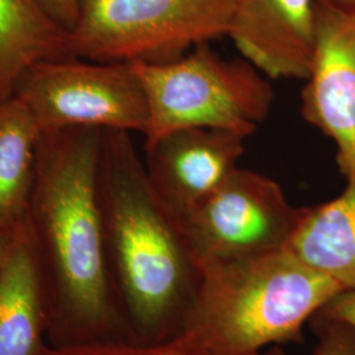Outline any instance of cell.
I'll list each match as a JSON object with an SVG mask.
<instances>
[{
    "mask_svg": "<svg viewBox=\"0 0 355 355\" xmlns=\"http://www.w3.org/2000/svg\"><path fill=\"white\" fill-rule=\"evenodd\" d=\"M103 130L42 133L26 225L45 287L48 343L130 341L105 252L99 200Z\"/></svg>",
    "mask_w": 355,
    "mask_h": 355,
    "instance_id": "obj_1",
    "label": "cell"
},
{
    "mask_svg": "<svg viewBox=\"0 0 355 355\" xmlns=\"http://www.w3.org/2000/svg\"><path fill=\"white\" fill-rule=\"evenodd\" d=\"M98 186L105 252L129 340L170 343L195 302L200 266L153 189L130 133L103 130Z\"/></svg>",
    "mask_w": 355,
    "mask_h": 355,
    "instance_id": "obj_2",
    "label": "cell"
},
{
    "mask_svg": "<svg viewBox=\"0 0 355 355\" xmlns=\"http://www.w3.org/2000/svg\"><path fill=\"white\" fill-rule=\"evenodd\" d=\"M343 290L288 249L207 262L173 341L192 355H254L297 343L306 321Z\"/></svg>",
    "mask_w": 355,
    "mask_h": 355,
    "instance_id": "obj_3",
    "label": "cell"
},
{
    "mask_svg": "<svg viewBox=\"0 0 355 355\" xmlns=\"http://www.w3.org/2000/svg\"><path fill=\"white\" fill-rule=\"evenodd\" d=\"M145 89L149 127L144 146L179 129L208 128L249 137L275 99L270 79L242 60H227L211 42L168 64H135Z\"/></svg>",
    "mask_w": 355,
    "mask_h": 355,
    "instance_id": "obj_4",
    "label": "cell"
},
{
    "mask_svg": "<svg viewBox=\"0 0 355 355\" xmlns=\"http://www.w3.org/2000/svg\"><path fill=\"white\" fill-rule=\"evenodd\" d=\"M239 0H79L69 32L74 57L107 64H168L228 37Z\"/></svg>",
    "mask_w": 355,
    "mask_h": 355,
    "instance_id": "obj_5",
    "label": "cell"
},
{
    "mask_svg": "<svg viewBox=\"0 0 355 355\" xmlns=\"http://www.w3.org/2000/svg\"><path fill=\"white\" fill-rule=\"evenodd\" d=\"M13 96L42 133L96 128L145 136L149 127L145 89L133 64L78 57L41 61L20 79Z\"/></svg>",
    "mask_w": 355,
    "mask_h": 355,
    "instance_id": "obj_6",
    "label": "cell"
},
{
    "mask_svg": "<svg viewBox=\"0 0 355 355\" xmlns=\"http://www.w3.org/2000/svg\"><path fill=\"white\" fill-rule=\"evenodd\" d=\"M305 209L274 179L237 167L179 225L200 266L287 249Z\"/></svg>",
    "mask_w": 355,
    "mask_h": 355,
    "instance_id": "obj_7",
    "label": "cell"
},
{
    "mask_svg": "<svg viewBox=\"0 0 355 355\" xmlns=\"http://www.w3.org/2000/svg\"><path fill=\"white\" fill-rule=\"evenodd\" d=\"M302 114L334 142L343 175L354 174L355 12L316 3L315 49Z\"/></svg>",
    "mask_w": 355,
    "mask_h": 355,
    "instance_id": "obj_8",
    "label": "cell"
},
{
    "mask_svg": "<svg viewBox=\"0 0 355 355\" xmlns=\"http://www.w3.org/2000/svg\"><path fill=\"white\" fill-rule=\"evenodd\" d=\"M245 137L208 128L171 132L144 146L153 189L178 223L239 167Z\"/></svg>",
    "mask_w": 355,
    "mask_h": 355,
    "instance_id": "obj_9",
    "label": "cell"
},
{
    "mask_svg": "<svg viewBox=\"0 0 355 355\" xmlns=\"http://www.w3.org/2000/svg\"><path fill=\"white\" fill-rule=\"evenodd\" d=\"M316 36V0H239L228 37L268 79L305 80Z\"/></svg>",
    "mask_w": 355,
    "mask_h": 355,
    "instance_id": "obj_10",
    "label": "cell"
},
{
    "mask_svg": "<svg viewBox=\"0 0 355 355\" xmlns=\"http://www.w3.org/2000/svg\"><path fill=\"white\" fill-rule=\"evenodd\" d=\"M48 324L45 287L24 224L11 236L0 268V355L42 354Z\"/></svg>",
    "mask_w": 355,
    "mask_h": 355,
    "instance_id": "obj_11",
    "label": "cell"
},
{
    "mask_svg": "<svg viewBox=\"0 0 355 355\" xmlns=\"http://www.w3.org/2000/svg\"><path fill=\"white\" fill-rule=\"evenodd\" d=\"M287 249L345 290H355V173L340 196L305 209Z\"/></svg>",
    "mask_w": 355,
    "mask_h": 355,
    "instance_id": "obj_12",
    "label": "cell"
},
{
    "mask_svg": "<svg viewBox=\"0 0 355 355\" xmlns=\"http://www.w3.org/2000/svg\"><path fill=\"white\" fill-rule=\"evenodd\" d=\"M66 57H74L69 31L38 0H0V101L13 96L33 64Z\"/></svg>",
    "mask_w": 355,
    "mask_h": 355,
    "instance_id": "obj_13",
    "label": "cell"
},
{
    "mask_svg": "<svg viewBox=\"0 0 355 355\" xmlns=\"http://www.w3.org/2000/svg\"><path fill=\"white\" fill-rule=\"evenodd\" d=\"M42 132L16 96L0 101V233L26 224Z\"/></svg>",
    "mask_w": 355,
    "mask_h": 355,
    "instance_id": "obj_14",
    "label": "cell"
},
{
    "mask_svg": "<svg viewBox=\"0 0 355 355\" xmlns=\"http://www.w3.org/2000/svg\"><path fill=\"white\" fill-rule=\"evenodd\" d=\"M41 355H192L177 343L144 345L133 341L76 343L66 346L48 345Z\"/></svg>",
    "mask_w": 355,
    "mask_h": 355,
    "instance_id": "obj_15",
    "label": "cell"
},
{
    "mask_svg": "<svg viewBox=\"0 0 355 355\" xmlns=\"http://www.w3.org/2000/svg\"><path fill=\"white\" fill-rule=\"evenodd\" d=\"M318 327V346L312 355H355V330L341 322L312 318Z\"/></svg>",
    "mask_w": 355,
    "mask_h": 355,
    "instance_id": "obj_16",
    "label": "cell"
},
{
    "mask_svg": "<svg viewBox=\"0 0 355 355\" xmlns=\"http://www.w3.org/2000/svg\"><path fill=\"white\" fill-rule=\"evenodd\" d=\"M313 318L341 322L355 330V290L337 293Z\"/></svg>",
    "mask_w": 355,
    "mask_h": 355,
    "instance_id": "obj_17",
    "label": "cell"
},
{
    "mask_svg": "<svg viewBox=\"0 0 355 355\" xmlns=\"http://www.w3.org/2000/svg\"><path fill=\"white\" fill-rule=\"evenodd\" d=\"M44 10L69 32L79 16V0H38Z\"/></svg>",
    "mask_w": 355,
    "mask_h": 355,
    "instance_id": "obj_18",
    "label": "cell"
},
{
    "mask_svg": "<svg viewBox=\"0 0 355 355\" xmlns=\"http://www.w3.org/2000/svg\"><path fill=\"white\" fill-rule=\"evenodd\" d=\"M316 3L334 7L347 12H355V0H316Z\"/></svg>",
    "mask_w": 355,
    "mask_h": 355,
    "instance_id": "obj_19",
    "label": "cell"
},
{
    "mask_svg": "<svg viewBox=\"0 0 355 355\" xmlns=\"http://www.w3.org/2000/svg\"><path fill=\"white\" fill-rule=\"evenodd\" d=\"M11 236L0 233V268H1V265H3L4 255H6V252H7V248H8V243H10V240H11Z\"/></svg>",
    "mask_w": 355,
    "mask_h": 355,
    "instance_id": "obj_20",
    "label": "cell"
},
{
    "mask_svg": "<svg viewBox=\"0 0 355 355\" xmlns=\"http://www.w3.org/2000/svg\"><path fill=\"white\" fill-rule=\"evenodd\" d=\"M254 355H287L286 352L280 347V346H271L270 349H267L266 352H261V353H257Z\"/></svg>",
    "mask_w": 355,
    "mask_h": 355,
    "instance_id": "obj_21",
    "label": "cell"
}]
</instances>
